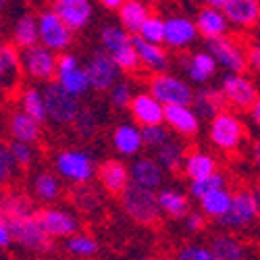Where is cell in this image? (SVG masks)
Here are the masks:
<instances>
[{
	"mask_svg": "<svg viewBox=\"0 0 260 260\" xmlns=\"http://www.w3.org/2000/svg\"><path fill=\"white\" fill-rule=\"evenodd\" d=\"M175 258H179V260H214L210 248L206 244H196V242L183 244L175 252Z\"/></svg>",
	"mask_w": 260,
	"mask_h": 260,
	"instance_id": "681fc988",
	"label": "cell"
},
{
	"mask_svg": "<svg viewBox=\"0 0 260 260\" xmlns=\"http://www.w3.org/2000/svg\"><path fill=\"white\" fill-rule=\"evenodd\" d=\"M40 42V36H38V15H31V13H25L17 19V23L13 27V44L17 48H29L34 44Z\"/></svg>",
	"mask_w": 260,
	"mask_h": 260,
	"instance_id": "74e56055",
	"label": "cell"
},
{
	"mask_svg": "<svg viewBox=\"0 0 260 260\" xmlns=\"http://www.w3.org/2000/svg\"><path fill=\"white\" fill-rule=\"evenodd\" d=\"M134 46L140 58V64L150 71V73H160L171 67V58H169V48L165 44H154V42L142 40L140 36L134 34Z\"/></svg>",
	"mask_w": 260,
	"mask_h": 260,
	"instance_id": "603a6c76",
	"label": "cell"
},
{
	"mask_svg": "<svg viewBox=\"0 0 260 260\" xmlns=\"http://www.w3.org/2000/svg\"><path fill=\"white\" fill-rule=\"evenodd\" d=\"M13 242H11V233H9V225H7V216L0 208V250H7L11 248Z\"/></svg>",
	"mask_w": 260,
	"mask_h": 260,
	"instance_id": "db71d44e",
	"label": "cell"
},
{
	"mask_svg": "<svg viewBox=\"0 0 260 260\" xmlns=\"http://www.w3.org/2000/svg\"><path fill=\"white\" fill-rule=\"evenodd\" d=\"M54 79L64 90L75 94V96H83V94L90 92V79H88V73H85V67H81V64H77V67H73L69 71L56 73Z\"/></svg>",
	"mask_w": 260,
	"mask_h": 260,
	"instance_id": "60d3db41",
	"label": "cell"
},
{
	"mask_svg": "<svg viewBox=\"0 0 260 260\" xmlns=\"http://www.w3.org/2000/svg\"><path fill=\"white\" fill-rule=\"evenodd\" d=\"M21 81H23V64L21 52L15 44L0 42V94L13 96L19 94Z\"/></svg>",
	"mask_w": 260,
	"mask_h": 260,
	"instance_id": "9a60e30c",
	"label": "cell"
},
{
	"mask_svg": "<svg viewBox=\"0 0 260 260\" xmlns=\"http://www.w3.org/2000/svg\"><path fill=\"white\" fill-rule=\"evenodd\" d=\"M227 185V177L223 175V173H212V175H206L202 179H193L189 181V196L193 200H200L202 196H206L208 191L212 189H219V187H225Z\"/></svg>",
	"mask_w": 260,
	"mask_h": 260,
	"instance_id": "7bdbcfd3",
	"label": "cell"
},
{
	"mask_svg": "<svg viewBox=\"0 0 260 260\" xmlns=\"http://www.w3.org/2000/svg\"><path fill=\"white\" fill-rule=\"evenodd\" d=\"M129 175L134 183H140L150 189H158L165 183V169L158 165L154 156H136V160L129 165Z\"/></svg>",
	"mask_w": 260,
	"mask_h": 260,
	"instance_id": "cb8c5ba5",
	"label": "cell"
},
{
	"mask_svg": "<svg viewBox=\"0 0 260 260\" xmlns=\"http://www.w3.org/2000/svg\"><path fill=\"white\" fill-rule=\"evenodd\" d=\"M0 208H3L5 216H21V214H31L36 212V200L34 196L19 189H3L0 191Z\"/></svg>",
	"mask_w": 260,
	"mask_h": 260,
	"instance_id": "d6a6232c",
	"label": "cell"
},
{
	"mask_svg": "<svg viewBox=\"0 0 260 260\" xmlns=\"http://www.w3.org/2000/svg\"><path fill=\"white\" fill-rule=\"evenodd\" d=\"M214 223L219 225L223 231H248V229H252L258 223L252 191L250 189L233 191L227 212L223 216H219V219H214Z\"/></svg>",
	"mask_w": 260,
	"mask_h": 260,
	"instance_id": "ba28073f",
	"label": "cell"
},
{
	"mask_svg": "<svg viewBox=\"0 0 260 260\" xmlns=\"http://www.w3.org/2000/svg\"><path fill=\"white\" fill-rule=\"evenodd\" d=\"M246 125L235 113L219 111L208 123V140L221 152H240L246 142Z\"/></svg>",
	"mask_w": 260,
	"mask_h": 260,
	"instance_id": "5b68a950",
	"label": "cell"
},
{
	"mask_svg": "<svg viewBox=\"0 0 260 260\" xmlns=\"http://www.w3.org/2000/svg\"><path fill=\"white\" fill-rule=\"evenodd\" d=\"M111 142L115 152L123 158H136L144 150L142 132L138 123H119L111 134Z\"/></svg>",
	"mask_w": 260,
	"mask_h": 260,
	"instance_id": "7402d4cb",
	"label": "cell"
},
{
	"mask_svg": "<svg viewBox=\"0 0 260 260\" xmlns=\"http://www.w3.org/2000/svg\"><path fill=\"white\" fill-rule=\"evenodd\" d=\"M179 64L191 83H208L219 71V64L206 48L193 54H183L179 58Z\"/></svg>",
	"mask_w": 260,
	"mask_h": 260,
	"instance_id": "44dd1931",
	"label": "cell"
},
{
	"mask_svg": "<svg viewBox=\"0 0 260 260\" xmlns=\"http://www.w3.org/2000/svg\"><path fill=\"white\" fill-rule=\"evenodd\" d=\"M156 160L158 165L165 169V173H179L181 171V165H183V158L187 154V146L183 144L181 138H169L162 146H158L156 150Z\"/></svg>",
	"mask_w": 260,
	"mask_h": 260,
	"instance_id": "4dcf8cb0",
	"label": "cell"
},
{
	"mask_svg": "<svg viewBox=\"0 0 260 260\" xmlns=\"http://www.w3.org/2000/svg\"><path fill=\"white\" fill-rule=\"evenodd\" d=\"M246 56H248V69L260 73V40L250 42L246 46Z\"/></svg>",
	"mask_w": 260,
	"mask_h": 260,
	"instance_id": "816d5d0a",
	"label": "cell"
},
{
	"mask_svg": "<svg viewBox=\"0 0 260 260\" xmlns=\"http://www.w3.org/2000/svg\"><path fill=\"white\" fill-rule=\"evenodd\" d=\"M254 29H256V36H258V40H260V19L256 21V25H254Z\"/></svg>",
	"mask_w": 260,
	"mask_h": 260,
	"instance_id": "94428289",
	"label": "cell"
},
{
	"mask_svg": "<svg viewBox=\"0 0 260 260\" xmlns=\"http://www.w3.org/2000/svg\"><path fill=\"white\" fill-rule=\"evenodd\" d=\"M42 123H38L34 117H29L27 113H23L21 108L11 113L9 117V134L13 140L19 142H27V144H38L42 138Z\"/></svg>",
	"mask_w": 260,
	"mask_h": 260,
	"instance_id": "f546056e",
	"label": "cell"
},
{
	"mask_svg": "<svg viewBox=\"0 0 260 260\" xmlns=\"http://www.w3.org/2000/svg\"><path fill=\"white\" fill-rule=\"evenodd\" d=\"M79 64V58L75 56V54H71V52H58L56 54V73H62V71H69V69H73V67H77Z\"/></svg>",
	"mask_w": 260,
	"mask_h": 260,
	"instance_id": "f5cc1de1",
	"label": "cell"
},
{
	"mask_svg": "<svg viewBox=\"0 0 260 260\" xmlns=\"http://www.w3.org/2000/svg\"><path fill=\"white\" fill-rule=\"evenodd\" d=\"M221 94L225 98V104H229L235 111H248L252 102L258 98L256 83L244 73H227L221 81Z\"/></svg>",
	"mask_w": 260,
	"mask_h": 260,
	"instance_id": "4fadbf2b",
	"label": "cell"
},
{
	"mask_svg": "<svg viewBox=\"0 0 260 260\" xmlns=\"http://www.w3.org/2000/svg\"><path fill=\"white\" fill-rule=\"evenodd\" d=\"M7 225L11 233V242L21 250H25L29 254H38V256H46L54 252V240L44 231L36 212L9 216Z\"/></svg>",
	"mask_w": 260,
	"mask_h": 260,
	"instance_id": "7a4b0ae2",
	"label": "cell"
},
{
	"mask_svg": "<svg viewBox=\"0 0 260 260\" xmlns=\"http://www.w3.org/2000/svg\"><path fill=\"white\" fill-rule=\"evenodd\" d=\"M142 40H148V42H154V44H162V38H165V19L158 15V13H150L144 23L140 25L138 34Z\"/></svg>",
	"mask_w": 260,
	"mask_h": 260,
	"instance_id": "ee69618b",
	"label": "cell"
},
{
	"mask_svg": "<svg viewBox=\"0 0 260 260\" xmlns=\"http://www.w3.org/2000/svg\"><path fill=\"white\" fill-rule=\"evenodd\" d=\"M50 9L69 25L73 34L85 29L94 19L92 0H52Z\"/></svg>",
	"mask_w": 260,
	"mask_h": 260,
	"instance_id": "ac0fdd59",
	"label": "cell"
},
{
	"mask_svg": "<svg viewBox=\"0 0 260 260\" xmlns=\"http://www.w3.org/2000/svg\"><path fill=\"white\" fill-rule=\"evenodd\" d=\"M140 132H142L144 148H150V150H156L158 146H162L171 138V132H169V127L165 123L144 125V127H140Z\"/></svg>",
	"mask_w": 260,
	"mask_h": 260,
	"instance_id": "bcb514c9",
	"label": "cell"
},
{
	"mask_svg": "<svg viewBox=\"0 0 260 260\" xmlns=\"http://www.w3.org/2000/svg\"><path fill=\"white\" fill-rule=\"evenodd\" d=\"M19 108L29 117H34L38 123H48L46 117V104H44V94L38 88H27V90H19Z\"/></svg>",
	"mask_w": 260,
	"mask_h": 260,
	"instance_id": "ab89813d",
	"label": "cell"
},
{
	"mask_svg": "<svg viewBox=\"0 0 260 260\" xmlns=\"http://www.w3.org/2000/svg\"><path fill=\"white\" fill-rule=\"evenodd\" d=\"M54 173L71 185L88 183L96 177V160L83 148H64L52 158Z\"/></svg>",
	"mask_w": 260,
	"mask_h": 260,
	"instance_id": "277c9868",
	"label": "cell"
},
{
	"mask_svg": "<svg viewBox=\"0 0 260 260\" xmlns=\"http://www.w3.org/2000/svg\"><path fill=\"white\" fill-rule=\"evenodd\" d=\"M127 108H129V113H132L134 123H138L140 127L156 125V123H162V119H165V104L160 100H156L150 92L134 94Z\"/></svg>",
	"mask_w": 260,
	"mask_h": 260,
	"instance_id": "ffe728a7",
	"label": "cell"
},
{
	"mask_svg": "<svg viewBox=\"0 0 260 260\" xmlns=\"http://www.w3.org/2000/svg\"><path fill=\"white\" fill-rule=\"evenodd\" d=\"M102 50L111 54L123 73H136L140 69V58L134 46V34H129L123 25L106 23L100 27Z\"/></svg>",
	"mask_w": 260,
	"mask_h": 260,
	"instance_id": "3957f363",
	"label": "cell"
},
{
	"mask_svg": "<svg viewBox=\"0 0 260 260\" xmlns=\"http://www.w3.org/2000/svg\"><path fill=\"white\" fill-rule=\"evenodd\" d=\"M206 50L212 54L216 64L227 73H244L248 69L246 46L240 40L231 38L229 34L206 40Z\"/></svg>",
	"mask_w": 260,
	"mask_h": 260,
	"instance_id": "9c48e42d",
	"label": "cell"
},
{
	"mask_svg": "<svg viewBox=\"0 0 260 260\" xmlns=\"http://www.w3.org/2000/svg\"><path fill=\"white\" fill-rule=\"evenodd\" d=\"M44 104H46V117L50 123L60 125V127H67L73 123V119L79 113V96L71 94L62 88L60 83H56V79L44 83Z\"/></svg>",
	"mask_w": 260,
	"mask_h": 260,
	"instance_id": "8992f818",
	"label": "cell"
},
{
	"mask_svg": "<svg viewBox=\"0 0 260 260\" xmlns=\"http://www.w3.org/2000/svg\"><path fill=\"white\" fill-rule=\"evenodd\" d=\"M231 196H233V191L225 185V187H219V189H212L208 191L206 196H202L198 200L200 204V212L206 216V219H219V216H223L231 204Z\"/></svg>",
	"mask_w": 260,
	"mask_h": 260,
	"instance_id": "8d00e7d4",
	"label": "cell"
},
{
	"mask_svg": "<svg viewBox=\"0 0 260 260\" xmlns=\"http://www.w3.org/2000/svg\"><path fill=\"white\" fill-rule=\"evenodd\" d=\"M193 23L198 27V34L204 38V40H212V38H219V36H225L229 34V21L225 17V13L216 7H208L204 5L198 13H196V19Z\"/></svg>",
	"mask_w": 260,
	"mask_h": 260,
	"instance_id": "83f0119b",
	"label": "cell"
},
{
	"mask_svg": "<svg viewBox=\"0 0 260 260\" xmlns=\"http://www.w3.org/2000/svg\"><path fill=\"white\" fill-rule=\"evenodd\" d=\"M71 202L79 212L85 214H94L102 208L104 200H102V193L98 187H94L90 181L88 183H77L71 189Z\"/></svg>",
	"mask_w": 260,
	"mask_h": 260,
	"instance_id": "d590c367",
	"label": "cell"
},
{
	"mask_svg": "<svg viewBox=\"0 0 260 260\" xmlns=\"http://www.w3.org/2000/svg\"><path fill=\"white\" fill-rule=\"evenodd\" d=\"M162 123L169 127V132H175L183 140L198 136L200 132V117L191 104H167Z\"/></svg>",
	"mask_w": 260,
	"mask_h": 260,
	"instance_id": "e0dca14e",
	"label": "cell"
},
{
	"mask_svg": "<svg viewBox=\"0 0 260 260\" xmlns=\"http://www.w3.org/2000/svg\"><path fill=\"white\" fill-rule=\"evenodd\" d=\"M183 227L189 231V233H200V231H204V227H206V216L202 214V212H187L185 216H183Z\"/></svg>",
	"mask_w": 260,
	"mask_h": 260,
	"instance_id": "f907efd6",
	"label": "cell"
},
{
	"mask_svg": "<svg viewBox=\"0 0 260 260\" xmlns=\"http://www.w3.org/2000/svg\"><path fill=\"white\" fill-rule=\"evenodd\" d=\"M9 150H11V156L17 165V169H29L34 165V158H36V150H34V144H27V142H19V140H13L9 144Z\"/></svg>",
	"mask_w": 260,
	"mask_h": 260,
	"instance_id": "7dc6e473",
	"label": "cell"
},
{
	"mask_svg": "<svg viewBox=\"0 0 260 260\" xmlns=\"http://www.w3.org/2000/svg\"><path fill=\"white\" fill-rule=\"evenodd\" d=\"M216 171H219V160H216V156L206 152V150H200V148L189 150L183 158V165H181V175L187 181L202 179L206 175H212Z\"/></svg>",
	"mask_w": 260,
	"mask_h": 260,
	"instance_id": "4316f807",
	"label": "cell"
},
{
	"mask_svg": "<svg viewBox=\"0 0 260 260\" xmlns=\"http://www.w3.org/2000/svg\"><path fill=\"white\" fill-rule=\"evenodd\" d=\"M225 3H227V0H202V5H208V7H216V9H221Z\"/></svg>",
	"mask_w": 260,
	"mask_h": 260,
	"instance_id": "91938a15",
	"label": "cell"
},
{
	"mask_svg": "<svg viewBox=\"0 0 260 260\" xmlns=\"http://www.w3.org/2000/svg\"><path fill=\"white\" fill-rule=\"evenodd\" d=\"M64 252L73 258H94L100 252V244L94 235L83 233V231H75L73 235H69L64 240Z\"/></svg>",
	"mask_w": 260,
	"mask_h": 260,
	"instance_id": "f35d334b",
	"label": "cell"
},
{
	"mask_svg": "<svg viewBox=\"0 0 260 260\" xmlns=\"http://www.w3.org/2000/svg\"><path fill=\"white\" fill-rule=\"evenodd\" d=\"M191 108L196 111L200 119H212L219 111L225 108V98L219 88H202L198 92H193Z\"/></svg>",
	"mask_w": 260,
	"mask_h": 260,
	"instance_id": "836d02e7",
	"label": "cell"
},
{
	"mask_svg": "<svg viewBox=\"0 0 260 260\" xmlns=\"http://www.w3.org/2000/svg\"><path fill=\"white\" fill-rule=\"evenodd\" d=\"M71 125L75 127V132H77V136H79L81 140H90V138H94L96 132H98L100 119H98V115H96L94 108H90V106H81V108H79V113H77V117L73 119Z\"/></svg>",
	"mask_w": 260,
	"mask_h": 260,
	"instance_id": "b9f144b4",
	"label": "cell"
},
{
	"mask_svg": "<svg viewBox=\"0 0 260 260\" xmlns=\"http://www.w3.org/2000/svg\"><path fill=\"white\" fill-rule=\"evenodd\" d=\"M117 13H119V25H123L129 34H138L144 19L152 11H150V5L146 0H125L117 9Z\"/></svg>",
	"mask_w": 260,
	"mask_h": 260,
	"instance_id": "e575fe53",
	"label": "cell"
},
{
	"mask_svg": "<svg viewBox=\"0 0 260 260\" xmlns=\"http://www.w3.org/2000/svg\"><path fill=\"white\" fill-rule=\"evenodd\" d=\"M148 92L156 100L167 104H191L193 100V88L189 79H183L175 73L160 71L152 73L148 79Z\"/></svg>",
	"mask_w": 260,
	"mask_h": 260,
	"instance_id": "52a82bcc",
	"label": "cell"
},
{
	"mask_svg": "<svg viewBox=\"0 0 260 260\" xmlns=\"http://www.w3.org/2000/svg\"><path fill=\"white\" fill-rule=\"evenodd\" d=\"M98 3H100L106 11H117V9L125 3V0H98Z\"/></svg>",
	"mask_w": 260,
	"mask_h": 260,
	"instance_id": "680465c9",
	"label": "cell"
},
{
	"mask_svg": "<svg viewBox=\"0 0 260 260\" xmlns=\"http://www.w3.org/2000/svg\"><path fill=\"white\" fill-rule=\"evenodd\" d=\"M21 64H23V75L38 83H48L56 77V52L40 42L29 48H23Z\"/></svg>",
	"mask_w": 260,
	"mask_h": 260,
	"instance_id": "8fae6325",
	"label": "cell"
},
{
	"mask_svg": "<svg viewBox=\"0 0 260 260\" xmlns=\"http://www.w3.org/2000/svg\"><path fill=\"white\" fill-rule=\"evenodd\" d=\"M96 179L100 183V189L106 193H119L129 185L132 175H129V165H125L121 158H106L100 165H96Z\"/></svg>",
	"mask_w": 260,
	"mask_h": 260,
	"instance_id": "d6986e66",
	"label": "cell"
},
{
	"mask_svg": "<svg viewBox=\"0 0 260 260\" xmlns=\"http://www.w3.org/2000/svg\"><path fill=\"white\" fill-rule=\"evenodd\" d=\"M38 219L44 227V231L52 237V240H67L69 235H73L75 231L81 229V223H79V216L69 210V208H62V206H56V204H46L44 208L36 210Z\"/></svg>",
	"mask_w": 260,
	"mask_h": 260,
	"instance_id": "7c38bea8",
	"label": "cell"
},
{
	"mask_svg": "<svg viewBox=\"0 0 260 260\" xmlns=\"http://www.w3.org/2000/svg\"><path fill=\"white\" fill-rule=\"evenodd\" d=\"M148 5H156V3H160V0H146Z\"/></svg>",
	"mask_w": 260,
	"mask_h": 260,
	"instance_id": "6125c7cd",
	"label": "cell"
},
{
	"mask_svg": "<svg viewBox=\"0 0 260 260\" xmlns=\"http://www.w3.org/2000/svg\"><path fill=\"white\" fill-rule=\"evenodd\" d=\"M62 179L54 171L42 169L31 177V196L40 204H56L62 196Z\"/></svg>",
	"mask_w": 260,
	"mask_h": 260,
	"instance_id": "484cf974",
	"label": "cell"
},
{
	"mask_svg": "<svg viewBox=\"0 0 260 260\" xmlns=\"http://www.w3.org/2000/svg\"><path fill=\"white\" fill-rule=\"evenodd\" d=\"M134 88L132 83H129L127 79H119L111 90H108V100H111L113 108H119V111H123V108L129 106V102H132L134 98Z\"/></svg>",
	"mask_w": 260,
	"mask_h": 260,
	"instance_id": "c3c4849f",
	"label": "cell"
},
{
	"mask_svg": "<svg viewBox=\"0 0 260 260\" xmlns=\"http://www.w3.org/2000/svg\"><path fill=\"white\" fill-rule=\"evenodd\" d=\"M252 165H254V169L258 171V175H260V136L252 142Z\"/></svg>",
	"mask_w": 260,
	"mask_h": 260,
	"instance_id": "11a10c76",
	"label": "cell"
},
{
	"mask_svg": "<svg viewBox=\"0 0 260 260\" xmlns=\"http://www.w3.org/2000/svg\"><path fill=\"white\" fill-rule=\"evenodd\" d=\"M38 36H40V44H44L46 48L54 50L56 54L69 50V46L73 44V31L52 9L40 11Z\"/></svg>",
	"mask_w": 260,
	"mask_h": 260,
	"instance_id": "30bf717a",
	"label": "cell"
},
{
	"mask_svg": "<svg viewBox=\"0 0 260 260\" xmlns=\"http://www.w3.org/2000/svg\"><path fill=\"white\" fill-rule=\"evenodd\" d=\"M17 173H19V169H17L13 156H11L9 144L0 142V191L13 185Z\"/></svg>",
	"mask_w": 260,
	"mask_h": 260,
	"instance_id": "f6af8a7d",
	"label": "cell"
},
{
	"mask_svg": "<svg viewBox=\"0 0 260 260\" xmlns=\"http://www.w3.org/2000/svg\"><path fill=\"white\" fill-rule=\"evenodd\" d=\"M214 260H244L248 258V246L233 233H216L208 244Z\"/></svg>",
	"mask_w": 260,
	"mask_h": 260,
	"instance_id": "f1b7e54d",
	"label": "cell"
},
{
	"mask_svg": "<svg viewBox=\"0 0 260 260\" xmlns=\"http://www.w3.org/2000/svg\"><path fill=\"white\" fill-rule=\"evenodd\" d=\"M123 212L132 219L136 225L142 227H156L160 223V206L156 198V189L144 187L140 183L129 181V185L119 193Z\"/></svg>",
	"mask_w": 260,
	"mask_h": 260,
	"instance_id": "6da1fadb",
	"label": "cell"
},
{
	"mask_svg": "<svg viewBox=\"0 0 260 260\" xmlns=\"http://www.w3.org/2000/svg\"><path fill=\"white\" fill-rule=\"evenodd\" d=\"M229 25L240 29H252L260 19V0H227L221 7Z\"/></svg>",
	"mask_w": 260,
	"mask_h": 260,
	"instance_id": "d4e9b609",
	"label": "cell"
},
{
	"mask_svg": "<svg viewBox=\"0 0 260 260\" xmlns=\"http://www.w3.org/2000/svg\"><path fill=\"white\" fill-rule=\"evenodd\" d=\"M198 38H200V34H198L196 23H193V19H189L185 15H171L165 19L162 44L169 50H185Z\"/></svg>",
	"mask_w": 260,
	"mask_h": 260,
	"instance_id": "2e32d148",
	"label": "cell"
},
{
	"mask_svg": "<svg viewBox=\"0 0 260 260\" xmlns=\"http://www.w3.org/2000/svg\"><path fill=\"white\" fill-rule=\"evenodd\" d=\"M248 111H250V119H252V123L260 127V94H258V98L252 102V106L248 108Z\"/></svg>",
	"mask_w": 260,
	"mask_h": 260,
	"instance_id": "9f6ffc18",
	"label": "cell"
},
{
	"mask_svg": "<svg viewBox=\"0 0 260 260\" xmlns=\"http://www.w3.org/2000/svg\"><path fill=\"white\" fill-rule=\"evenodd\" d=\"M158 206L169 219H183L189 212V196L177 187H158Z\"/></svg>",
	"mask_w": 260,
	"mask_h": 260,
	"instance_id": "1f68e13d",
	"label": "cell"
},
{
	"mask_svg": "<svg viewBox=\"0 0 260 260\" xmlns=\"http://www.w3.org/2000/svg\"><path fill=\"white\" fill-rule=\"evenodd\" d=\"M85 73H88V79H90V90L98 94L108 92L123 75L119 64L111 58V54L106 50H98L90 56L88 64H85Z\"/></svg>",
	"mask_w": 260,
	"mask_h": 260,
	"instance_id": "5bb4252c",
	"label": "cell"
},
{
	"mask_svg": "<svg viewBox=\"0 0 260 260\" xmlns=\"http://www.w3.org/2000/svg\"><path fill=\"white\" fill-rule=\"evenodd\" d=\"M250 191H252V200H254L256 214H258V223H260V183H256L254 187H250Z\"/></svg>",
	"mask_w": 260,
	"mask_h": 260,
	"instance_id": "6f0895ef",
	"label": "cell"
}]
</instances>
